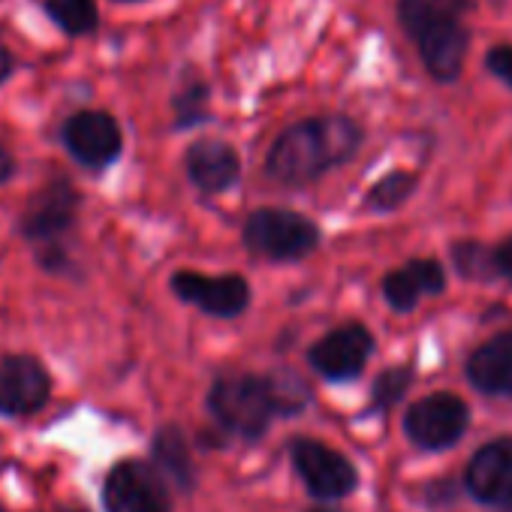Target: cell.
<instances>
[{
	"label": "cell",
	"mask_w": 512,
	"mask_h": 512,
	"mask_svg": "<svg viewBox=\"0 0 512 512\" xmlns=\"http://www.w3.org/2000/svg\"><path fill=\"white\" fill-rule=\"evenodd\" d=\"M290 461L308 494L317 500H344L359 488L356 464L317 437H296L290 443Z\"/></svg>",
	"instance_id": "obj_5"
},
{
	"label": "cell",
	"mask_w": 512,
	"mask_h": 512,
	"mask_svg": "<svg viewBox=\"0 0 512 512\" xmlns=\"http://www.w3.org/2000/svg\"><path fill=\"white\" fill-rule=\"evenodd\" d=\"M13 73H16V55L7 46H0V85L10 82Z\"/></svg>",
	"instance_id": "obj_28"
},
{
	"label": "cell",
	"mask_w": 512,
	"mask_h": 512,
	"mask_svg": "<svg viewBox=\"0 0 512 512\" xmlns=\"http://www.w3.org/2000/svg\"><path fill=\"white\" fill-rule=\"evenodd\" d=\"M184 169H187L190 184L199 193L217 196V193H226L241 178V157L229 142L205 136V139H196L187 148Z\"/></svg>",
	"instance_id": "obj_14"
},
{
	"label": "cell",
	"mask_w": 512,
	"mask_h": 512,
	"mask_svg": "<svg viewBox=\"0 0 512 512\" xmlns=\"http://www.w3.org/2000/svg\"><path fill=\"white\" fill-rule=\"evenodd\" d=\"M308 512H341V509H326V506H317V509H308Z\"/></svg>",
	"instance_id": "obj_30"
},
{
	"label": "cell",
	"mask_w": 512,
	"mask_h": 512,
	"mask_svg": "<svg viewBox=\"0 0 512 512\" xmlns=\"http://www.w3.org/2000/svg\"><path fill=\"white\" fill-rule=\"evenodd\" d=\"M115 4H139V0H115Z\"/></svg>",
	"instance_id": "obj_31"
},
{
	"label": "cell",
	"mask_w": 512,
	"mask_h": 512,
	"mask_svg": "<svg viewBox=\"0 0 512 512\" xmlns=\"http://www.w3.org/2000/svg\"><path fill=\"white\" fill-rule=\"evenodd\" d=\"M419 187V175L407 172V169H392L389 175H383L368 193H365V208L377 211V214H389L398 211Z\"/></svg>",
	"instance_id": "obj_18"
},
{
	"label": "cell",
	"mask_w": 512,
	"mask_h": 512,
	"mask_svg": "<svg viewBox=\"0 0 512 512\" xmlns=\"http://www.w3.org/2000/svg\"><path fill=\"white\" fill-rule=\"evenodd\" d=\"M103 509L106 512H172V497L166 479L151 461L124 458L118 461L103 482Z\"/></svg>",
	"instance_id": "obj_7"
},
{
	"label": "cell",
	"mask_w": 512,
	"mask_h": 512,
	"mask_svg": "<svg viewBox=\"0 0 512 512\" xmlns=\"http://www.w3.org/2000/svg\"><path fill=\"white\" fill-rule=\"evenodd\" d=\"M470 386L488 398H512V329L479 344L464 365Z\"/></svg>",
	"instance_id": "obj_15"
},
{
	"label": "cell",
	"mask_w": 512,
	"mask_h": 512,
	"mask_svg": "<svg viewBox=\"0 0 512 512\" xmlns=\"http://www.w3.org/2000/svg\"><path fill=\"white\" fill-rule=\"evenodd\" d=\"M241 241L250 253L272 263H299L320 247V226L293 208H256L244 217Z\"/></svg>",
	"instance_id": "obj_4"
},
{
	"label": "cell",
	"mask_w": 512,
	"mask_h": 512,
	"mask_svg": "<svg viewBox=\"0 0 512 512\" xmlns=\"http://www.w3.org/2000/svg\"><path fill=\"white\" fill-rule=\"evenodd\" d=\"M61 139L67 145L70 157L79 166L94 169V172L112 166L124 151L121 124L103 109H82V112L70 115L61 130Z\"/></svg>",
	"instance_id": "obj_9"
},
{
	"label": "cell",
	"mask_w": 512,
	"mask_h": 512,
	"mask_svg": "<svg viewBox=\"0 0 512 512\" xmlns=\"http://www.w3.org/2000/svg\"><path fill=\"white\" fill-rule=\"evenodd\" d=\"M208 100H211L208 82H202L199 76L178 85L175 94H172V124H175V130H190L196 124H205L211 118L208 115Z\"/></svg>",
	"instance_id": "obj_19"
},
{
	"label": "cell",
	"mask_w": 512,
	"mask_h": 512,
	"mask_svg": "<svg viewBox=\"0 0 512 512\" xmlns=\"http://www.w3.org/2000/svg\"><path fill=\"white\" fill-rule=\"evenodd\" d=\"M151 464L157 473L172 482L178 491L190 494L196 488V464H193V449L181 425H163L151 437Z\"/></svg>",
	"instance_id": "obj_17"
},
{
	"label": "cell",
	"mask_w": 512,
	"mask_h": 512,
	"mask_svg": "<svg viewBox=\"0 0 512 512\" xmlns=\"http://www.w3.org/2000/svg\"><path fill=\"white\" fill-rule=\"evenodd\" d=\"M452 269L464 281H497L494 278V260H491V247L482 241L461 238L452 244Z\"/></svg>",
	"instance_id": "obj_22"
},
{
	"label": "cell",
	"mask_w": 512,
	"mask_h": 512,
	"mask_svg": "<svg viewBox=\"0 0 512 512\" xmlns=\"http://www.w3.org/2000/svg\"><path fill=\"white\" fill-rule=\"evenodd\" d=\"M470 425L467 404L452 392H431L407 407L404 434L413 446L425 452H443L455 446Z\"/></svg>",
	"instance_id": "obj_6"
},
{
	"label": "cell",
	"mask_w": 512,
	"mask_h": 512,
	"mask_svg": "<svg viewBox=\"0 0 512 512\" xmlns=\"http://www.w3.org/2000/svg\"><path fill=\"white\" fill-rule=\"evenodd\" d=\"M37 260H40V266H43L46 272H52V275H64V272L73 269L70 256H67V250H64V244H43L40 253H37Z\"/></svg>",
	"instance_id": "obj_26"
},
{
	"label": "cell",
	"mask_w": 512,
	"mask_h": 512,
	"mask_svg": "<svg viewBox=\"0 0 512 512\" xmlns=\"http://www.w3.org/2000/svg\"><path fill=\"white\" fill-rule=\"evenodd\" d=\"M422 497H425V503L431 509H443V506H449V503L458 500V482L455 479H446V476L443 479H431V482H425Z\"/></svg>",
	"instance_id": "obj_25"
},
{
	"label": "cell",
	"mask_w": 512,
	"mask_h": 512,
	"mask_svg": "<svg viewBox=\"0 0 512 512\" xmlns=\"http://www.w3.org/2000/svg\"><path fill=\"white\" fill-rule=\"evenodd\" d=\"M208 413L223 434L260 440L278 416L269 377L250 371H223L208 389Z\"/></svg>",
	"instance_id": "obj_3"
},
{
	"label": "cell",
	"mask_w": 512,
	"mask_h": 512,
	"mask_svg": "<svg viewBox=\"0 0 512 512\" xmlns=\"http://www.w3.org/2000/svg\"><path fill=\"white\" fill-rule=\"evenodd\" d=\"M16 175V157L0 145V184H7Z\"/></svg>",
	"instance_id": "obj_29"
},
{
	"label": "cell",
	"mask_w": 512,
	"mask_h": 512,
	"mask_svg": "<svg viewBox=\"0 0 512 512\" xmlns=\"http://www.w3.org/2000/svg\"><path fill=\"white\" fill-rule=\"evenodd\" d=\"M464 488L482 506L512 512V434L473 452L464 470Z\"/></svg>",
	"instance_id": "obj_13"
},
{
	"label": "cell",
	"mask_w": 512,
	"mask_h": 512,
	"mask_svg": "<svg viewBox=\"0 0 512 512\" xmlns=\"http://www.w3.org/2000/svg\"><path fill=\"white\" fill-rule=\"evenodd\" d=\"M485 67H488V73L494 79H500L512 91V46L509 43L491 46L488 55H485Z\"/></svg>",
	"instance_id": "obj_24"
},
{
	"label": "cell",
	"mask_w": 512,
	"mask_h": 512,
	"mask_svg": "<svg viewBox=\"0 0 512 512\" xmlns=\"http://www.w3.org/2000/svg\"><path fill=\"white\" fill-rule=\"evenodd\" d=\"M79 205H82V196L67 178L49 181L43 190H37L31 196V202L25 205V211L19 217L22 238L37 247L61 244V238L76 226Z\"/></svg>",
	"instance_id": "obj_8"
},
{
	"label": "cell",
	"mask_w": 512,
	"mask_h": 512,
	"mask_svg": "<svg viewBox=\"0 0 512 512\" xmlns=\"http://www.w3.org/2000/svg\"><path fill=\"white\" fill-rule=\"evenodd\" d=\"M374 335L362 323H344L308 350V365L329 383L356 380L374 356Z\"/></svg>",
	"instance_id": "obj_10"
},
{
	"label": "cell",
	"mask_w": 512,
	"mask_h": 512,
	"mask_svg": "<svg viewBox=\"0 0 512 512\" xmlns=\"http://www.w3.org/2000/svg\"><path fill=\"white\" fill-rule=\"evenodd\" d=\"M473 0H398V25L416 43V52L434 82H455L464 70L470 31L461 16Z\"/></svg>",
	"instance_id": "obj_2"
},
{
	"label": "cell",
	"mask_w": 512,
	"mask_h": 512,
	"mask_svg": "<svg viewBox=\"0 0 512 512\" xmlns=\"http://www.w3.org/2000/svg\"><path fill=\"white\" fill-rule=\"evenodd\" d=\"M46 16L70 37H85L100 28L97 0H46Z\"/></svg>",
	"instance_id": "obj_20"
},
{
	"label": "cell",
	"mask_w": 512,
	"mask_h": 512,
	"mask_svg": "<svg viewBox=\"0 0 512 512\" xmlns=\"http://www.w3.org/2000/svg\"><path fill=\"white\" fill-rule=\"evenodd\" d=\"M269 389H272V401H275L278 416H299L311 404L308 386L293 374H272Z\"/></svg>",
	"instance_id": "obj_23"
},
{
	"label": "cell",
	"mask_w": 512,
	"mask_h": 512,
	"mask_svg": "<svg viewBox=\"0 0 512 512\" xmlns=\"http://www.w3.org/2000/svg\"><path fill=\"white\" fill-rule=\"evenodd\" d=\"M416 380V368L413 365H392L386 371L377 374L374 386H371V404L368 413H389L401 404V398L407 395V389Z\"/></svg>",
	"instance_id": "obj_21"
},
{
	"label": "cell",
	"mask_w": 512,
	"mask_h": 512,
	"mask_svg": "<svg viewBox=\"0 0 512 512\" xmlns=\"http://www.w3.org/2000/svg\"><path fill=\"white\" fill-rule=\"evenodd\" d=\"M52 398V377L37 356L13 353L0 359V413L34 416Z\"/></svg>",
	"instance_id": "obj_12"
},
{
	"label": "cell",
	"mask_w": 512,
	"mask_h": 512,
	"mask_svg": "<svg viewBox=\"0 0 512 512\" xmlns=\"http://www.w3.org/2000/svg\"><path fill=\"white\" fill-rule=\"evenodd\" d=\"M362 127L347 115L305 118L287 127L266 154V175L284 187H305L344 166L362 148Z\"/></svg>",
	"instance_id": "obj_1"
},
{
	"label": "cell",
	"mask_w": 512,
	"mask_h": 512,
	"mask_svg": "<svg viewBox=\"0 0 512 512\" xmlns=\"http://www.w3.org/2000/svg\"><path fill=\"white\" fill-rule=\"evenodd\" d=\"M169 290L175 293V299L217 320H235L250 308V284L241 275L175 272L169 278Z\"/></svg>",
	"instance_id": "obj_11"
},
{
	"label": "cell",
	"mask_w": 512,
	"mask_h": 512,
	"mask_svg": "<svg viewBox=\"0 0 512 512\" xmlns=\"http://www.w3.org/2000/svg\"><path fill=\"white\" fill-rule=\"evenodd\" d=\"M446 290V269L440 260H410L383 278V299L392 311L410 314L422 296H440Z\"/></svg>",
	"instance_id": "obj_16"
},
{
	"label": "cell",
	"mask_w": 512,
	"mask_h": 512,
	"mask_svg": "<svg viewBox=\"0 0 512 512\" xmlns=\"http://www.w3.org/2000/svg\"><path fill=\"white\" fill-rule=\"evenodd\" d=\"M491 260H494V278L512 281V235L503 238L497 247H491Z\"/></svg>",
	"instance_id": "obj_27"
}]
</instances>
